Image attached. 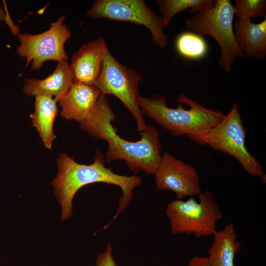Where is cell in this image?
Wrapping results in <instances>:
<instances>
[{
	"mask_svg": "<svg viewBox=\"0 0 266 266\" xmlns=\"http://www.w3.org/2000/svg\"><path fill=\"white\" fill-rule=\"evenodd\" d=\"M115 114L108 99L100 94L90 115L80 123V129L89 135L105 141L108 144L106 160L110 162L124 160L129 169L154 174L162 159L161 145L158 131L147 125L136 141L124 139L117 133L111 123Z\"/></svg>",
	"mask_w": 266,
	"mask_h": 266,
	"instance_id": "1",
	"label": "cell"
},
{
	"mask_svg": "<svg viewBox=\"0 0 266 266\" xmlns=\"http://www.w3.org/2000/svg\"><path fill=\"white\" fill-rule=\"evenodd\" d=\"M103 154L99 151L96 152L94 162L90 165L78 163L65 153L59 156L57 159L58 172L52 184L61 205L62 221L71 217L72 201L76 192L85 185L97 182L115 185L122 190L117 211L110 222L125 211L132 200L133 189L141 183V178L135 175L117 174L105 166Z\"/></svg>",
	"mask_w": 266,
	"mask_h": 266,
	"instance_id": "2",
	"label": "cell"
},
{
	"mask_svg": "<svg viewBox=\"0 0 266 266\" xmlns=\"http://www.w3.org/2000/svg\"><path fill=\"white\" fill-rule=\"evenodd\" d=\"M176 108L168 107L166 100L160 94L151 97L140 96L139 106L143 113L174 135H187L196 143L204 145V138L208 132L220 123L225 114L219 110L206 108L183 94L178 96Z\"/></svg>",
	"mask_w": 266,
	"mask_h": 266,
	"instance_id": "3",
	"label": "cell"
},
{
	"mask_svg": "<svg viewBox=\"0 0 266 266\" xmlns=\"http://www.w3.org/2000/svg\"><path fill=\"white\" fill-rule=\"evenodd\" d=\"M234 16L230 0H214L185 21L186 27L191 32L202 36L209 35L216 41L220 49L218 63L229 72L237 58H245L235 38Z\"/></svg>",
	"mask_w": 266,
	"mask_h": 266,
	"instance_id": "4",
	"label": "cell"
},
{
	"mask_svg": "<svg viewBox=\"0 0 266 266\" xmlns=\"http://www.w3.org/2000/svg\"><path fill=\"white\" fill-rule=\"evenodd\" d=\"M200 201L191 196L186 201L176 200L167 205L166 214L174 234H194L197 237L213 235L223 213L213 193L208 190L198 196Z\"/></svg>",
	"mask_w": 266,
	"mask_h": 266,
	"instance_id": "5",
	"label": "cell"
},
{
	"mask_svg": "<svg viewBox=\"0 0 266 266\" xmlns=\"http://www.w3.org/2000/svg\"><path fill=\"white\" fill-rule=\"evenodd\" d=\"M141 79L139 72L119 63L109 51L94 85L101 94L112 95L123 103L134 119L139 133L147 126L139 106L138 85Z\"/></svg>",
	"mask_w": 266,
	"mask_h": 266,
	"instance_id": "6",
	"label": "cell"
},
{
	"mask_svg": "<svg viewBox=\"0 0 266 266\" xmlns=\"http://www.w3.org/2000/svg\"><path fill=\"white\" fill-rule=\"evenodd\" d=\"M86 14L91 19H107L144 26L150 31L156 45L164 48L168 44L161 17L143 0H97Z\"/></svg>",
	"mask_w": 266,
	"mask_h": 266,
	"instance_id": "7",
	"label": "cell"
},
{
	"mask_svg": "<svg viewBox=\"0 0 266 266\" xmlns=\"http://www.w3.org/2000/svg\"><path fill=\"white\" fill-rule=\"evenodd\" d=\"M246 132L238 105H233L229 113L212 128L204 138L205 145L236 158L245 171L253 176H261L264 170L261 164L247 150Z\"/></svg>",
	"mask_w": 266,
	"mask_h": 266,
	"instance_id": "8",
	"label": "cell"
},
{
	"mask_svg": "<svg viewBox=\"0 0 266 266\" xmlns=\"http://www.w3.org/2000/svg\"><path fill=\"white\" fill-rule=\"evenodd\" d=\"M65 19L64 15L61 16L56 21L50 23L47 30L39 33L32 34L19 32L17 34L20 44L16 53L25 59L27 66L31 64L32 70L41 68L48 61L57 63L67 61L65 45L71 33L63 23Z\"/></svg>",
	"mask_w": 266,
	"mask_h": 266,
	"instance_id": "9",
	"label": "cell"
},
{
	"mask_svg": "<svg viewBox=\"0 0 266 266\" xmlns=\"http://www.w3.org/2000/svg\"><path fill=\"white\" fill-rule=\"evenodd\" d=\"M154 175L157 188L173 192L177 200L187 196H198L202 192L200 178L196 168L168 152L162 154Z\"/></svg>",
	"mask_w": 266,
	"mask_h": 266,
	"instance_id": "10",
	"label": "cell"
},
{
	"mask_svg": "<svg viewBox=\"0 0 266 266\" xmlns=\"http://www.w3.org/2000/svg\"><path fill=\"white\" fill-rule=\"evenodd\" d=\"M109 51L102 37L82 44L73 54L70 64L74 82L94 85Z\"/></svg>",
	"mask_w": 266,
	"mask_h": 266,
	"instance_id": "11",
	"label": "cell"
},
{
	"mask_svg": "<svg viewBox=\"0 0 266 266\" xmlns=\"http://www.w3.org/2000/svg\"><path fill=\"white\" fill-rule=\"evenodd\" d=\"M100 95L94 85L74 82L58 101L62 108L61 116L81 123L90 115Z\"/></svg>",
	"mask_w": 266,
	"mask_h": 266,
	"instance_id": "12",
	"label": "cell"
},
{
	"mask_svg": "<svg viewBox=\"0 0 266 266\" xmlns=\"http://www.w3.org/2000/svg\"><path fill=\"white\" fill-rule=\"evenodd\" d=\"M74 82L70 64L66 61L57 63L55 70L44 79L27 78L23 92L28 97L47 95L58 101L68 92Z\"/></svg>",
	"mask_w": 266,
	"mask_h": 266,
	"instance_id": "13",
	"label": "cell"
},
{
	"mask_svg": "<svg viewBox=\"0 0 266 266\" xmlns=\"http://www.w3.org/2000/svg\"><path fill=\"white\" fill-rule=\"evenodd\" d=\"M236 43L245 58L262 60L266 57V17L253 23L250 19H237L233 23Z\"/></svg>",
	"mask_w": 266,
	"mask_h": 266,
	"instance_id": "14",
	"label": "cell"
},
{
	"mask_svg": "<svg viewBox=\"0 0 266 266\" xmlns=\"http://www.w3.org/2000/svg\"><path fill=\"white\" fill-rule=\"evenodd\" d=\"M213 236L214 241L208 251L210 266H234L235 256L241 248L234 224H227Z\"/></svg>",
	"mask_w": 266,
	"mask_h": 266,
	"instance_id": "15",
	"label": "cell"
},
{
	"mask_svg": "<svg viewBox=\"0 0 266 266\" xmlns=\"http://www.w3.org/2000/svg\"><path fill=\"white\" fill-rule=\"evenodd\" d=\"M57 100L53 97L42 95L35 97L34 111L30 115L33 126L36 129L44 146L51 149L56 136L53 125L58 114Z\"/></svg>",
	"mask_w": 266,
	"mask_h": 266,
	"instance_id": "16",
	"label": "cell"
},
{
	"mask_svg": "<svg viewBox=\"0 0 266 266\" xmlns=\"http://www.w3.org/2000/svg\"><path fill=\"white\" fill-rule=\"evenodd\" d=\"M175 47L181 56L190 60L203 58L208 49L203 36L193 32L180 33L176 39Z\"/></svg>",
	"mask_w": 266,
	"mask_h": 266,
	"instance_id": "17",
	"label": "cell"
},
{
	"mask_svg": "<svg viewBox=\"0 0 266 266\" xmlns=\"http://www.w3.org/2000/svg\"><path fill=\"white\" fill-rule=\"evenodd\" d=\"M214 0H157L156 3L161 13L164 28L178 13L189 9L195 13L200 8L211 4Z\"/></svg>",
	"mask_w": 266,
	"mask_h": 266,
	"instance_id": "18",
	"label": "cell"
},
{
	"mask_svg": "<svg viewBox=\"0 0 266 266\" xmlns=\"http://www.w3.org/2000/svg\"><path fill=\"white\" fill-rule=\"evenodd\" d=\"M233 7L237 19L266 17V0H236Z\"/></svg>",
	"mask_w": 266,
	"mask_h": 266,
	"instance_id": "19",
	"label": "cell"
},
{
	"mask_svg": "<svg viewBox=\"0 0 266 266\" xmlns=\"http://www.w3.org/2000/svg\"><path fill=\"white\" fill-rule=\"evenodd\" d=\"M96 266H117L112 255V247L109 241L105 250L97 254L96 260Z\"/></svg>",
	"mask_w": 266,
	"mask_h": 266,
	"instance_id": "20",
	"label": "cell"
},
{
	"mask_svg": "<svg viewBox=\"0 0 266 266\" xmlns=\"http://www.w3.org/2000/svg\"><path fill=\"white\" fill-rule=\"evenodd\" d=\"M188 266H211L207 257L195 256L189 262Z\"/></svg>",
	"mask_w": 266,
	"mask_h": 266,
	"instance_id": "21",
	"label": "cell"
},
{
	"mask_svg": "<svg viewBox=\"0 0 266 266\" xmlns=\"http://www.w3.org/2000/svg\"><path fill=\"white\" fill-rule=\"evenodd\" d=\"M8 13L7 10H5L0 5V27L1 22L6 20Z\"/></svg>",
	"mask_w": 266,
	"mask_h": 266,
	"instance_id": "22",
	"label": "cell"
}]
</instances>
